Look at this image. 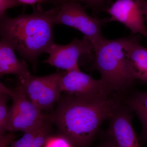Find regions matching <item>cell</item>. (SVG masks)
Wrapping results in <instances>:
<instances>
[{
	"instance_id": "1",
	"label": "cell",
	"mask_w": 147,
	"mask_h": 147,
	"mask_svg": "<svg viewBox=\"0 0 147 147\" xmlns=\"http://www.w3.org/2000/svg\"><path fill=\"white\" fill-rule=\"evenodd\" d=\"M112 93L78 96H61L50 121L75 147L86 146L102 122L111 118L119 109V101Z\"/></svg>"
},
{
	"instance_id": "2",
	"label": "cell",
	"mask_w": 147,
	"mask_h": 147,
	"mask_svg": "<svg viewBox=\"0 0 147 147\" xmlns=\"http://www.w3.org/2000/svg\"><path fill=\"white\" fill-rule=\"evenodd\" d=\"M33 7L30 14L25 13L11 18L5 14L1 18L2 39L8 43L35 68L37 59L47 53L55 43L52 9L43 11L40 4Z\"/></svg>"
},
{
	"instance_id": "3",
	"label": "cell",
	"mask_w": 147,
	"mask_h": 147,
	"mask_svg": "<svg viewBox=\"0 0 147 147\" xmlns=\"http://www.w3.org/2000/svg\"><path fill=\"white\" fill-rule=\"evenodd\" d=\"M139 35L131 34L116 39L103 37L94 44V59L88 68L98 71L113 92L125 89L135 81L130 70L129 55Z\"/></svg>"
},
{
	"instance_id": "4",
	"label": "cell",
	"mask_w": 147,
	"mask_h": 147,
	"mask_svg": "<svg viewBox=\"0 0 147 147\" xmlns=\"http://www.w3.org/2000/svg\"><path fill=\"white\" fill-rule=\"evenodd\" d=\"M0 84V91L8 94L13 100L9 110L7 131L26 133L50 120V115L42 114L29 98L21 84L14 89L6 88L2 83Z\"/></svg>"
},
{
	"instance_id": "5",
	"label": "cell",
	"mask_w": 147,
	"mask_h": 147,
	"mask_svg": "<svg viewBox=\"0 0 147 147\" xmlns=\"http://www.w3.org/2000/svg\"><path fill=\"white\" fill-rule=\"evenodd\" d=\"M52 10L54 24H63L78 30L93 44L103 37L101 28L107 23L106 18L100 19L90 16L80 3L66 2L52 8Z\"/></svg>"
},
{
	"instance_id": "6",
	"label": "cell",
	"mask_w": 147,
	"mask_h": 147,
	"mask_svg": "<svg viewBox=\"0 0 147 147\" xmlns=\"http://www.w3.org/2000/svg\"><path fill=\"white\" fill-rule=\"evenodd\" d=\"M47 53L49 57L44 63L69 71L90 65L94 59V47L91 40L84 36L82 39H73L67 45L55 43Z\"/></svg>"
},
{
	"instance_id": "7",
	"label": "cell",
	"mask_w": 147,
	"mask_h": 147,
	"mask_svg": "<svg viewBox=\"0 0 147 147\" xmlns=\"http://www.w3.org/2000/svg\"><path fill=\"white\" fill-rule=\"evenodd\" d=\"M65 71H58L42 76L31 75L21 80V84L29 98L40 110H50L60 98L62 92L61 80Z\"/></svg>"
},
{
	"instance_id": "8",
	"label": "cell",
	"mask_w": 147,
	"mask_h": 147,
	"mask_svg": "<svg viewBox=\"0 0 147 147\" xmlns=\"http://www.w3.org/2000/svg\"><path fill=\"white\" fill-rule=\"evenodd\" d=\"M147 0H116L106 12L110 15L107 23L117 21L130 30L132 34L147 37L145 13Z\"/></svg>"
},
{
	"instance_id": "9",
	"label": "cell",
	"mask_w": 147,
	"mask_h": 147,
	"mask_svg": "<svg viewBox=\"0 0 147 147\" xmlns=\"http://www.w3.org/2000/svg\"><path fill=\"white\" fill-rule=\"evenodd\" d=\"M60 86L62 92L78 96H92L113 92L102 79L96 80L80 68L66 71L61 79Z\"/></svg>"
},
{
	"instance_id": "10",
	"label": "cell",
	"mask_w": 147,
	"mask_h": 147,
	"mask_svg": "<svg viewBox=\"0 0 147 147\" xmlns=\"http://www.w3.org/2000/svg\"><path fill=\"white\" fill-rule=\"evenodd\" d=\"M109 133L116 147H139L130 116L119 109L111 118Z\"/></svg>"
},
{
	"instance_id": "11",
	"label": "cell",
	"mask_w": 147,
	"mask_h": 147,
	"mask_svg": "<svg viewBox=\"0 0 147 147\" xmlns=\"http://www.w3.org/2000/svg\"><path fill=\"white\" fill-rule=\"evenodd\" d=\"M7 74L17 75L21 80L28 78L31 74L26 62L19 60L15 54V50L5 40L0 42V75Z\"/></svg>"
},
{
	"instance_id": "12",
	"label": "cell",
	"mask_w": 147,
	"mask_h": 147,
	"mask_svg": "<svg viewBox=\"0 0 147 147\" xmlns=\"http://www.w3.org/2000/svg\"><path fill=\"white\" fill-rule=\"evenodd\" d=\"M140 35L134 41L129 55V64L134 80L147 82V47L140 43Z\"/></svg>"
},
{
	"instance_id": "13",
	"label": "cell",
	"mask_w": 147,
	"mask_h": 147,
	"mask_svg": "<svg viewBox=\"0 0 147 147\" xmlns=\"http://www.w3.org/2000/svg\"><path fill=\"white\" fill-rule=\"evenodd\" d=\"M129 104L141 120L143 135L147 139V92H138L129 100Z\"/></svg>"
},
{
	"instance_id": "14",
	"label": "cell",
	"mask_w": 147,
	"mask_h": 147,
	"mask_svg": "<svg viewBox=\"0 0 147 147\" xmlns=\"http://www.w3.org/2000/svg\"><path fill=\"white\" fill-rule=\"evenodd\" d=\"M10 97L5 93L0 92V135L5 134L9 110L7 106L8 98Z\"/></svg>"
},
{
	"instance_id": "15",
	"label": "cell",
	"mask_w": 147,
	"mask_h": 147,
	"mask_svg": "<svg viewBox=\"0 0 147 147\" xmlns=\"http://www.w3.org/2000/svg\"><path fill=\"white\" fill-rule=\"evenodd\" d=\"M49 120L46 121L42 125L39 127L24 133V135L21 138L17 141H13L9 147H28L33 139L36 136L37 134L39 133L44 124L47 121Z\"/></svg>"
},
{
	"instance_id": "16",
	"label": "cell",
	"mask_w": 147,
	"mask_h": 147,
	"mask_svg": "<svg viewBox=\"0 0 147 147\" xmlns=\"http://www.w3.org/2000/svg\"><path fill=\"white\" fill-rule=\"evenodd\" d=\"M106 1L107 0H50L49 3L57 6L66 2H76L84 4L94 11L97 12L103 8Z\"/></svg>"
},
{
	"instance_id": "17",
	"label": "cell",
	"mask_w": 147,
	"mask_h": 147,
	"mask_svg": "<svg viewBox=\"0 0 147 147\" xmlns=\"http://www.w3.org/2000/svg\"><path fill=\"white\" fill-rule=\"evenodd\" d=\"M42 147H75L67 138L62 134L58 136L49 135Z\"/></svg>"
},
{
	"instance_id": "18",
	"label": "cell",
	"mask_w": 147,
	"mask_h": 147,
	"mask_svg": "<svg viewBox=\"0 0 147 147\" xmlns=\"http://www.w3.org/2000/svg\"><path fill=\"white\" fill-rule=\"evenodd\" d=\"M51 121H47L41 130L34 138L28 147H42L47 137L49 135Z\"/></svg>"
},
{
	"instance_id": "19",
	"label": "cell",
	"mask_w": 147,
	"mask_h": 147,
	"mask_svg": "<svg viewBox=\"0 0 147 147\" xmlns=\"http://www.w3.org/2000/svg\"><path fill=\"white\" fill-rule=\"evenodd\" d=\"M22 5L18 0H0V18L5 14L7 9Z\"/></svg>"
},
{
	"instance_id": "20",
	"label": "cell",
	"mask_w": 147,
	"mask_h": 147,
	"mask_svg": "<svg viewBox=\"0 0 147 147\" xmlns=\"http://www.w3.org/2000/svg\"><path fill=\"white\" fill-rule=\"evenodd\" d=\"M16 138L15 134L10 132L8 134L0 135V147H8Z\"/></svg>"
},
{
	"instance_id": "21",
	"label": "cell",
	"mask_w": 147,
	"mask_h": 147,
	"mask_svg": "<svg viewBox=\"0 0 147 147\" xmlns=\"http://www.w3.org/2000/svg\"><path fill=\"white\" fill-rule=\"evenodd\" d=\"M22 4L30 5L33 7L36 4H40L42 3H49V0H18Z\"/></svg>"
},
{
	"instance_id": "22",
	"label": "cell",
	"mask_w": 147,
	"mask_h": 147,
	"mask_svg": "<svg viewBox=\"0 0 147 147\" xmlns=\"http://www.w3.org/2000/svg\"><path fill=\"white\" fill-rule=\"evenodd\" d=\"M145 21H146V26L147 30V4L146 8V13H145Z\"/></svg>"
},
{
	"instance_id": "23",
	"label": "cell",
	"mask_w": 147,
	"mask_h": 147,
	"mask_svg": "<svg viewBox=\"0 0 147 147\" xmlns=\"http://www.w3.org/2000/svg\"><path fill=\"white\" fill-rule=\"evenodd\" d=\"M105 147H116L115 145L113 144V145H110V146H107Z\"/></svg>"
}]
</instances>
